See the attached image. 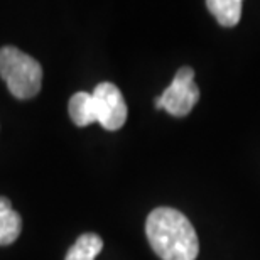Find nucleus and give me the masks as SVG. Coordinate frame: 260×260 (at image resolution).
<instances>
[{"mask_svg": "<svg viewBox=\"0 0 260 260\" xmlns=\"http://www.w3.org/2000/svg\"><path fill=\"white\" fill-rule=\"evenodd\" d=\"M152 250L162 260H194L200 242L194 226L174 208H155L145 223Z\"/></svg>", "mask_w": 260, "mask_h": 260, "instance_id": "f257e3e1", "label": "nucleus"}, {"mask_svg": "<svg viewBox=\"0 0 260 260\" xmlns=\"http://www.w3.org/2000/svg\"><path fill=\"white\" fill-rule=\"evenodd\" d=\"M0 76L15 98L27 100L41 90L43 68L32 56L14 46H5L0 49Z\"/></svg>", "mask_w": 260, "mask_h": 260, "instance_id": "f03ea898", "label": "nucleus"}, {"mask_svg": "<svg viewBox=\"0 0 260 260\" xmlns=\"http://www.w3.org/2000/svg\"><path fill=\"white\" fill-rule=\"evenodd\" d=\"M200 100V88L194 83V70L183 66L160 96L155 98V108H164L174 117H184Z\"/></svg>", "mask_w": 260, "mask_h": 260, "instance_id": "7ed1b4c3", "label": "nucleus"}, {"mask_svg": "<svg viewBox=\"0 0 260 260\" xmlns=\"http://www.w3.org/2000/svg\"><path fill=\"white\" fill-rule=\"evenodd\" d=\"M96 122L107 130H118L127 120V105L120 90L113 83H100L91 93Z\"/></svg>", "mask_w": 260, "mask_h": 260, "instance_id": "20e7f679", "label": "nucleus"}, {"mask_svg": "<svg viewBox=\"0 0 260 260\" xmlns=\"http://www.w3.org/2000/svg\"><path fill=\"white\" fill-rule=\"evenodd\" d=\"M22 230V218L12 210L7 198L0 196V247L10 245L19 238Z\"/></svg>", "mask_w": 260, "mask_h": 260, "instance_id": "39448f33", "label": "nucleus"}, {"mask_svg": "<svg viewBox=\"0 0 260 260\" xmlns=\"http://www.w3.org/2000/svg\"><path fill=\"white\" fill-rule=\"evenodd\" d=\"M70 117L75 125L86 127L90 123L96 122V112H95V102H93L91 93L78 91L71 96L70 100Z\"/></svg>", "mask_w": 260, "mask_h": 260, "instance_id": "423d86ee", "label": "nucleus"}, {"mask_svg": "<svg viewBox=\"0 0 260 260\" xmlns=\"http://www.w3.org/2000/svg\"><path fill=\"white\" fill-rule=\"evenodd\" d=\"M240 0H208L206 7L223 27H235L242 15Z\"/></svg>", "mask_w": 260, "mask_h": 260, "instance_id": "0eeeda50", "label": "nucleus"}, {"mask_svg": "<svg viewBox=\"0 0 260 260\" xmlns=\"http://www.w3.org/2000/svg\"><path fill=\"white\" fill-rule=\"evenodd\" d=\"M102 248L103 240L96 233H85V235L78 237L75 245L68 250L64 260H95Z\"/></svg>", "mask_w": 260, "mask_h": 260, "instance_id": "6e6552de", "label": "nucleus"}]
</instances>
